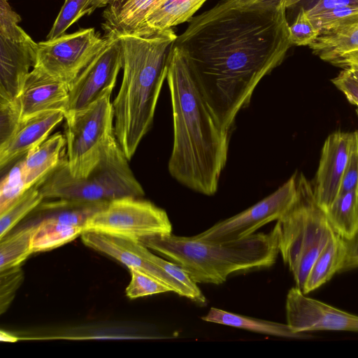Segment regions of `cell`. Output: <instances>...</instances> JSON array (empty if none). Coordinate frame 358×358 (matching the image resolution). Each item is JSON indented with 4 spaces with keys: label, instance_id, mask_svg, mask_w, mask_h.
Masks as SVG:
<instances>
[{
    "label": "cell",
    "instance_id": "obj_1",
    "mask_svg": "<svg viewBox=\"0 0 358 358\" xmlns=\"http://www.w3.org/2000/svg\"><path fill=\"white\" fill-rule=\"evenodd\" d=\"M285 1L270 10H238L222 1L193 17L175 44L185 53L211 112L230 132L264 77L292 43Z\"/></svg>",
    "mask_w": 358,
    "mask_h": 358
},
{
    "label": "cell",
    "instance_id": "obj_2",
    "mask_svg": "<svg viewBox=\"0 0 358 358\" xmlns=\"http://www.w3.org/2000/svg\"><path fill=\"white\" fill-rule=\"evenodd\" d=\"M166 80L173 123L169 173L188 188L212 196L227 161L229 132L211 112L185 53L175 43L168 56Z\"/></svg>",
    "mask_w": 358,
    "mask_h": 358
},
{
    "label": "cell",
    "instance_id": "obj_3",
    "mask_svg": "<svg viewBox=\"0 0 358 358\" xmlns=\"http://www.w3.org/2000/svg\"><path fill=\"white\" fill-rule=\"evenodd\" d=\"M123 76L112 102L115 138L129 160L151 129L166 79L168 56L178 35L173 28L147 35L123 34Z\"/></svg>",
    "mask_w": 358,
    "mask_h": 358
},
{
    "label": "cell",
    "instance_id": "obj_4",
    "mask_svg": "<svg viewBox=\"0 0 358 358\" xmlns=\"http://www.w3.org/2000/svg\"><path fill=\"white\" fill-rule=\"evenodd\" d=\"M139 242L180 266L196 283L219 285L235 272L270 267L280 253L276 224L268 233H255L230 241L215 242L171 233Z\"/></svg>",
    "mask_w": 358,
    "mask_h": 358
},
{
    "label": "cell",
    "instance_id": "obj_5",
    "mask_svg": "<svg viewBox=\"0 0 358 358\" xmlns=\"http://www.w3.org/2000/svg\"><path fill=\"white\" fill-rule=\"evenodd\" d=\"M128 161L114 137L99 162L86 177H73L65 159L37 185L44 199L109 202L124 197L141 198L144 190Z\"/></svg>",
    "mask_w": 358,
    "mask_h": 358
},
{
    "label": "cell",
    "instance_id": "obj_6",
    "mask_svg": "<svg viewBox=\"0 0 358 358\" xmlns=\"http://www.w3.org/2000/svg\"><path fill=\"white\" fill-rule=\"evenodd\" d=\"M276 224L280 254L293 275L295 287L302 291L315 259L335 234L315 200L313 185L303 173L297 176L294 201Z\"/></svg>",
    "mask_w": 358,
    "mask_h": 358
},
{
    "label": "cell",
    "instance_id": "obj_7",
    "mask_svg": "<svg viewBox=\"0 0 358 358\" xmlns=\"http://www.w3.org/2000/svg\"><path fill=\"white\" fill-rule=\"evenodd\" d=\"M111 94L108 92L87 107L64 115L66 161L75 178L86 177L115 137Z\"/></svg>",
    "mask_w": 358,
    "mask_h": 358
},
{
    "label": "cell",
    "instance_id": "obj_8",
    "mask_svg": "<svg viewBox=\"0 0 358 358\" xmlns=\"http://www.w3.org/2000/svg\"><path fill=\"white\" fill-rule=\"evenodd\" d=\"M83 231L103 233L134 241L172 233L166 211L149 201L124 197L109 201L85 223Z\"/></svg>",
    "mask_w": 358,
    "mask_h": 358
},
{
    "label": "cell",
    "instance_id": "obj_9",
    "mask_svg": "<svg viewBox=\"0 0 358 358\" xmlns=\"http://www.w3.org/2000/svg\"><path fill=\"white\" fill-rule=\"evenodd\" d=\"M108 41V37H101L94 28H87L39 42L35 66L69 86Z\"/></svg>",
    "mask_w": 358,
    "mask_h": 358
},
{
    "label": "cell",
    "instance_id": "obj_10",
    "mask_svg": "<svg viewBox=\"0 0 358 358\" xmlns=\"http://www.w3.org/2000/svg\"><path fill=\"white\" fill-rule=\"evenodd\" d=\"M297 174L292 175L275 192L248 209L194 236L201 240L222 242L238 240L256 233L263 226L279 220L294 201Z\"/></svg>",
    "mask_w": 358,
    "mask_h": 358
},
{
    "label": "cell",
    "instance_id": "obj_11",
    "mask_svg": "<svg viewBox=\"0 0 358 358\" xmlns=\"http://www.w3.org/2000/svg\"><path fill=\"white\" fill-rule=\"evenodd\" d=\"M106 46L69 85L66 112L83 109L108 92H113L122 68V52L117 36H107ZM64 114V115H65Z\"/></svg>",
    "mask_w": 358,
    "mask_h": 358
},
{
    "label": "cell",
    "instance_id": "obj_12",
    "mask_svg": "<svg viewBox=\"0 0 358 358\" xmlns=\"http://www.w3.org/2000/svg\"><path fill=\"white\" fill-rule=\"evenodd\" d=\"M306 295L296 287L291 288L287 294V324L294 332H358V315L343 311Z\"/></svg>",
    "mask_w": 358,
    "mask_h": 358
},
{
    "label": "cell",
    "instance_id": "obj_13",
    "mask_svg": "<svg viewBox=\"0 0 358 358\" xmlns=\"http://www.w3.org/2000/svg\"><path fill=\"white\" fill-rule=\"evenodd\" d=\"M80 237L86 246L117 259L128 268H138L152 275L173 292L194 301L193 295L185 287L141 255L140 242L95 231H83Z\"/></svg>",
    "mask_w": 358,
    "mask_h": 358
},
{
    "label": "cell",
    "instance_id": "obj_14",
    "mask_svg": "<svg viewBox=\"0 0 358 358\" xmlns=\"http://www.w3.org/2000/svg\"><path fill=\"white\" fill-rule=\"evenodd\" d=\"M350 138L351 133L336 131L323 144L313 187L315 200L324 211L339 194Z\"/></svg>",
    "mask_w": 358,
    "mask_h": 358
},
{
    "label": "cell",
    "instance_id": "obj_15",
    "mask_svg": "<svg viewBox=\"0 0 358 358\" xmlns=\"http://www.w3.org/2000/svg\"><path fill=\"white\" fill-rule=\"evenodd\" d=\"M15 101L19 108L20 122L48 111L62 110L65 114L69 86L41 68L34 66Z\"/></svg>",
    "mask_w": 358,
    "mask_h": 358
},
{
    "label": "cell",
    "instance_id": "obj_16",
    "mask_svg": "<svg viewBox=\"0 0 358 358\" xmlns=\"http://www.w3.org/2000/svg\"><path fill=\"white\" fill-rule=\"evenodd\" d=\"M37 45L30 36H0V103L12 101L20 93L30 68L36 66Z\"/></svg>",
    "mask_w": 358,
    "mask_h": 358
},
{
    "label": "cell",
    "instance_id": "obj_17",
    "mask_svg": "<svg viewBox=\"0 0 358 358\" xmlns=\"http://www.w3.org/2000/svg\"><path fill=\"white\" fill-rule=\"evenodd\" d=\"M63 119V111L52 110L21 121L9 138L0 144L1 170L41 144Z\"/></svg>",
    "mask_w": 358,
    "mask_h": 358
},
{
    "label": "cell",
    "instance_id": "obj_18",
    "mask_svg": "<svg viewBox=\"0 0 358 358\" xmlns=\"http://www.w3.org/2000/svg\"><path fill=\"white\" fill-rule=\"evenodd\" d=\"M166 0H115L103 13L105 36L139 34L148 14Z\"/></svg>",
    "mask_w": 358,
    "mask_h": 358
},
{
    "label": "cell",
    "instance_id": "obj_19",
    "mask_svg": "<svg viewBox=\"0 0 358 358\" xmlns=\"http://www.w3.org/2000/svg\"><path fill=\"white\" fill-rule=\"evenodd\" d=\"M65 144V136L56 133L23 157L22 171L27 189L38 184L58 166Z\"/></svg>",
    "mask_w": 358,
    "mask_h": 358
},
{
    "label": "cell",
    "instance_id": "obj_20",
    "mask_svg": "<svg viewBox=\"0 0 358 358\" xmlns=\"http://www.w3.org/2000/svg\"><path fill=\"white\" fill-rule=\"evenodd\" d=\"M309 47L322 60L339 66L358 54V24L321 32Z\"/></svg>",
    "mask_w": 358,
    "mask_h": 358
},
{
    "label": "cell",
    "instance_id": "obj_21",
    "mask_svg": "<svg viewBox=\"0 0 358 358\" xmlns=\"http://www.w3.org/2000/svg\"><path fill=\"white\" fill-rule=\"evenodd\" d=\"M206 1H165L148 14L138 35L151 34L189 22Z\"/></svg>",
    "mask_w": 358,
    "mask_h": 358
},
{
    "label": "cell",
    "instance_id": "obj_22",
    "mask_svg": "<svg viewBox=\"0 0 358 358\" xmlns=\"http://www.w3.org/2000/svg\"><path fill=\"white\" fill-rule=\"evenodd\" d=\"M201 319L206 322L230 326L270 336L289 338H308L306 333H296L286 323L243 316L212 307Z\"/></svg>",
    "mask_w": 358,
    "mask_h": 358
},
{
    "label": "cell",
    "instance_id": "obj_23",
    "mask_svg": "<svg viewBox=\"0 0 358 358\" xmlns=\"http://www.w3.org/2000/svg\"><path fill=\"white\" fill-rule=\"evenodd\" d=\"M108 203L56 199L43 201L35 210L39 220L49 218L62 224L83 227L87 221Z\"/></svg>",
    "mask_w": 358,
    "mask_h": 358
},
{
    "label": "cell",
    "instance_id": "obj_24",
    "mask_svg": "<svg viewBox=\"0 0 358 358\" xmlns=\"http://www.w3.org/2000/svg\"><path fill=\"white\" fill-rule=\"evenodd\" d=\"M344 253V239L334 234L315 259L301 292L308 294L339 273Z\"/></svg>",
    "mask_w": 358,
    "mask_h": 358
},
{
    "label": "cell",
    "instance_id": "obj_25",
    "mask_svg": "<svg viewBox=\"0 0 358 358\" xmlns=\"http://www.w3.org/2000/svg\"><path fill=\"white\" fill-rule=\"evenodd\" d=\"M325 213L336 234L343 239L352 238L358 231V185L338 195Z\"/></svg>",
    "mask_w": 358,
    "mask_h": 358
},
{
    "label": "cell",
    "instance_id": "obj_26",
    "mask_svg": "<svg viewBox=\"0 0 358 358\" xmlns=\"http://www.w3.org/2000/svg\"><path fill=\"white\" fill-rule=\"evenodd\" d=\"M83 232V227L68 225L49 218L39 220L35 223L32 234V251L53 250L73 241Z\"/></svg>",
    "mask_w": 358,
    "mask_h": 358
},
{
    "label": "cell",
    "instance_id": "obj_27",
    "mask_svg": "<svg viewBox=\"0 0 358 358\" xmlns=\"http://www.w3.org/2000/svg\"><path fill=\"white\" fill-rule=\"evenodd\" d=\"M35 223L0 239V271L20 266L33 253L31 239Z\"/></svg>",
    "mask_w": 358,
    "mask_h": 358
},
{
    "label": "cell",
    "instance_id": "obj_28",
    "mask_svg": "<svg viewBox=\"0 0 358 358\" xmlns=\"http://www.w3.org/2000/svg\"><path fill=\"white\" fill-rule=\"evenodd\" d=\"M115 0H64L46 38H55L85 15H90L96 9L106 7Z\"/></svg>",
    "mask_w": 358,
    "mask_h": 358
},
{
    "label": "cell",
    "instance_id": "obj_29",
    "mask_svg": "<svg viewBox=\"0 0 358 358\" xmlns=\"http://www.w3.org/2000/svg\"><path fill=\"white\" fill-rule=\"evenodd\" d=\"M44 200L38 185L26 190L4 210L0 212V239Z\"/></svg>",
    "mask_w": 358,
    "mask_h": 358
},
{
    "label": "cell",
    "instance_id": "obj_30",
    "mask_svg": "<svg viewBox=\"0 0 358 358\" xmlns=\"http://www.w3.org/2000/svg\"><path fill=\"white\" fill-rule=\"evenodd\" d=\"M141 254L145 259L161 268L170 276L185 287L193 295L194 301L201 303H206V297L197 286V283L193 281L180 266L171 261L169 262L157 257L143 244L141 247Z\"/></svg>",
    "mask_w": 358,
    "mask_h": 358
},
{
    "label": "cell",
    "instance_id": "obj_31",
    "mask_svg": "<svg viewBox=\"0 0 358 358\" xmlns=\"http://www.w3.org/2000/svg\"><path fill=\"white\" fill-rule=\"evenodd\" d=\"M131 280L126 288L127 297L135 299L155 294L172 292L164 282L152 275L135 268H129Z\"/></svg>",
    "mask_w": 358,
    "mask_h": 358
},
{
    "label": "cell",
    "instance_id": "obj_32",
    "mask_svg": "<svg viewBox=\"0 0 358 358\" xmlns=\"http://www.w3.org/2000/svg\"><path fill=\"white\" fill-rule=\"evenodd\" d=\"M26 190L22 171V159L1 178L0 185V212L4 210Z\"/></svg>",
    "mask_w": 358,
    "mask_h": 358
},
{
    "label": "cell",
    "instance_id": "obj_33",
    "mask_svg": "<svg viewBox=\"0 0 358 358\" xmlns=\"http://www.w3.org/2000/svg\"><path fill=\"white\" fill-rule=\"evenodd\" d=\"M321 32L358 24V6L340 8L310 17Z\"/></svg>",
    "mask_w": 358,
    "mask_h": 358
},
{
    "label": "cell",
    "instance_id": "obj_34",
    "mask_svg": "<svg viewBox=\"0 0 358 358\" xmlns=\"http://www.w3.org/2000/svg\"><path fill=\"white\" fill-rule=\"evenodd\" d=\"M320 34V29L303 8H301L295 20L289 27V37L292 45L309 46Z\"/></svg>",
    "mask_w": 358,
    "mask_h": 358
},
{
    "label": "cell",
    "instance_id": "obj_35",
    "mask_svg": "<svg viewBox=\"0 0 358 358\" xmlns=\"http://www.w3.org/2000/svg\"><path fill=\"white\" fill-rule=\"evenodd\" d=\"M23 278L24 274L20 266L0 271L1 314L8 308Z\"/></svg>",
    "mask_w": 358,
    "mask_h": 358
},
{
    "label": "cell",
    "instance_id": "obj_36",
    "mask_svg": "<svg viewBox=\"0 0 358 358\" xmlns=\"http://www.w3.org/2000/svg\"><path fill=\"white\" fill-rule=\"evenodd\" d=\"M20 16L15 13L8 0H0V36L11 39H25L29 37L19 25Z\"/></svg>",
    "mask_w": 358,
    "mask_h": 358
},
{
    "label": "cell",
    "instance_id": "obj_37",
    "mask_svg": "<svg viewBox=\"0 0 358 358\" xmlns=\"http://www.w3.org/2000/svg\"><path fill=\"white\" fill-rule=\"evenodd\" d=\"M358 185V129L351 132L348 157L339 194L345 193ZM338 197V196H337Z\"/></svg>",
    "mask_w": 358,
    "mask_h": 358
},
{
    "label": "cell",
    "instance_id": "obj_38",
    "mask_svg": "<svg viewBox=\"0 0 358 358\" xmlns=\"http://www.w3.org/2000/svg\"><path fill=\"white\" fill-rule=\"evenodd\" d=\"M20 122V111L15 99L0 103V144L9 138Z\"/></svg>",
    "mask_w": 358,
    "mask_h": 358
},
{
    "label": "cell",
    "instance_id": "obj_39",
    "mask_svg": "<svg viewBox=\"0 0 358 358\" xmlns=\"http://www.w3.org/2000/svg\"><path fill=\"white\" fill-rule=\"evenodd\" d=\"M331 81L352 104L358 107V83L346 70L343 69Z\"/></svg>",
    "mask_w": 358,
    "mask_h": 358
},
{
    "label": "cell",
    "instance_id": "obj_40",
    "mask_svg": "<svg viewBox=\"0 0 358 358\" xmlns=\"http://www.w3.org/2000/svg\"><path fill=\"white\" fill-rule=\"evenodd\" d=\"M229 8L238 10H270L278 7L285 0H223Z\"/></svg>",
    "mask_w": 358,
    "mask_h": 358
},
{
    "label": "cell",
    "instance_id": "obj_41",
    "mask_svg": "<svg viewBox=\"0 0 358 358\" xmlns=\"http://www.w3.org/2000/svg\"><path fill=\"white\" fill-rule=\"evenodd\" d=\"M345 253L339 273L358 268V231L350 238L344 239Z\"/></svg>",
    "mask_w": 358,
    "mask_h": 358
},
{
    "label": "cell",
    "instance_id": "obj_42",
    "mask_svg": "<svg viewBox=\"0 0 358 358\" xmlns=\"http://www.w3.org/2000/svg\"><path fill=\"white\" fill-rule=\"evenodd\" d=\"M350 6H358V0H317L307 9L310 17Z\"/></svg>",
    "mask_w": 358,
    "mask_h": 358
},
{
    "label": "cell",
    "instance_id": "obj_43",
    "mask_svg": "<svg viewBox=\"0 0 358 358\" xmlns=\"http://www.w3.org/2000/svg\"><path fill=\"white\" fill-rule=\"evenodd\" d=\"M339 66L346 70L350 76L358 83V54L348 58Z\"/></svg>",
    "mask_w": 358,
    "mask_h": 358
},
{
    "label": "cell",
    "instance_id": "obj_44",
    "mask_svg": "<svg viewBox=\"0 0 358 358\" xmlns=\"http://www.w3.org/2000/svg\"><path fill=\"white\" fill-rule=\"evenodd\" d=\"M19 340H20V338H17L3 330H1L0 331V341L2 342L15 343Z\"/></svg>",
    "mask_w": 358,
    "mask_h": 358
},
{
    "label": "cell",
    "instance_id": "obj_45",
    "mask_svg": "<svg viewBox=\"0 0 358 358\" xmlns=\"http://www.w3.org/2000/svg\"><path fill=\"white\" fill-rule=\"evenodd\" d=\"M302 0H285V6L287 8L294 6Z\"/></svg>",
    "mask_w": 358,
    "mask_h": 358
},
{
    "label": "cell",
    "instance_id": "obj_46",
    "mask_svg": "<svg viewBox=\"0 0 358 358\" xmlns=\"http://www.w3.org/2000/svg\"><path fill=\"white\" fill-rule=\"evenodd\" d=\"M357 115H358V109L357 110Z\"/></svg>",
    "mask_w": 358,
    "mask_h": 358
}]
</instances>
